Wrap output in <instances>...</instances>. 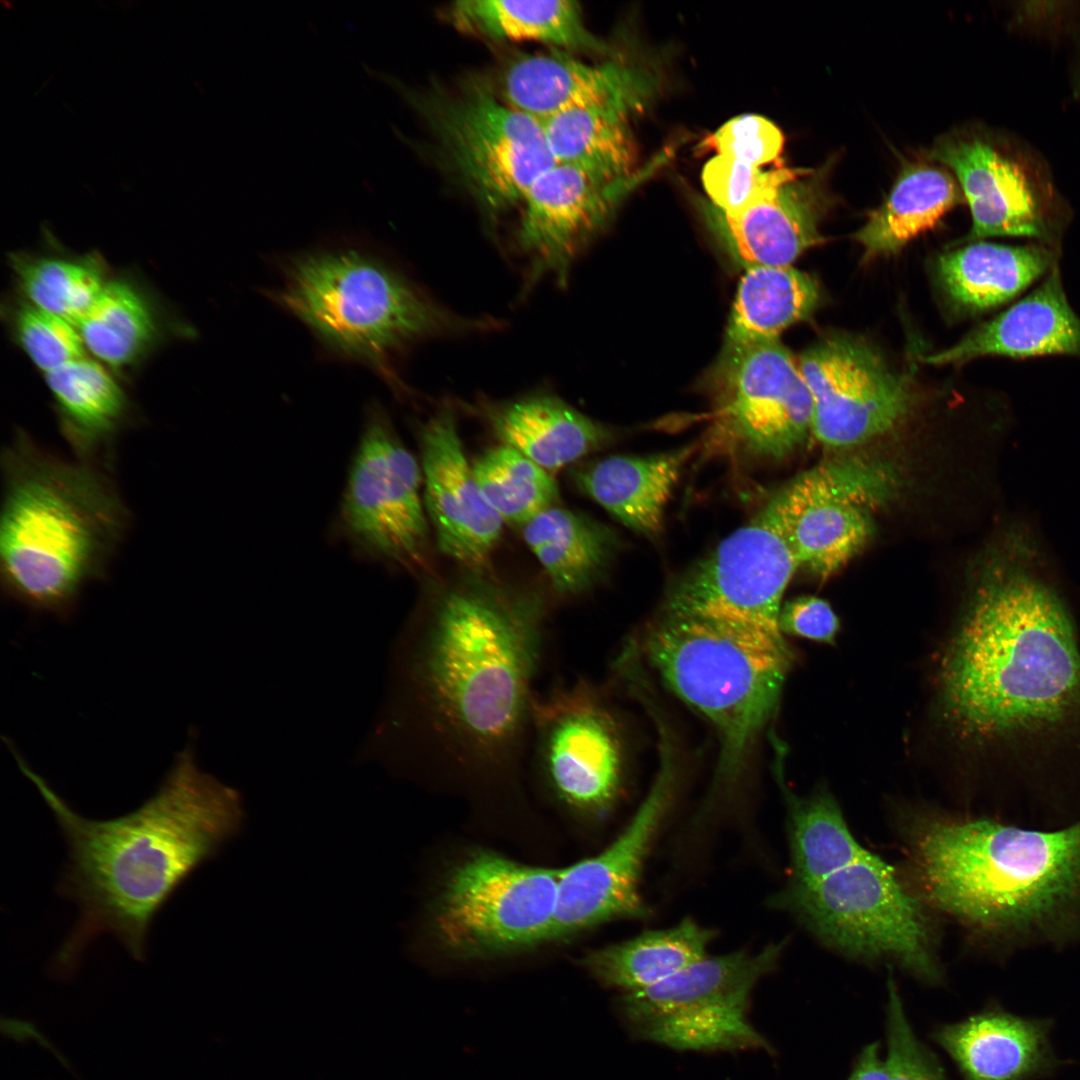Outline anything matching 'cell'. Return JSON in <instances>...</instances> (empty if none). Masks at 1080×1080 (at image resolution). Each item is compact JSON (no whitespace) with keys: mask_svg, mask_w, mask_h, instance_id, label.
I'll list each match as a JSON object with an SVG mask.
<instances>
[{"mask_svg":"<svg viewBox=\"0 0 1080 1080\" xmlns=\"http://www.w3.org/2000/svg\"><path fill=\"white\" fill-rule=\"evenodd\" d=\"M546 602L474 573L428 588L392 649L364 745L398 771L513 775L528 760Z\"/></svg>","mask_w":1080,"mask_h":1080,"instance_id":"1","label":"cell"},{"mask_svg":"<svg viewBox=\"0 0 1080 1080\" xmlns=\"http://www.w3.org/2000/svg\"><path fill=\"white\" fill-rule=\"evenodd\" d=\"M6 745L50 808L67 845L56 890L77 905L79 916L57 950L54 969L70 974L102 934L112 935L134 959L144 961L156 915L197 868L242 830L239 793L204 772L188 743L138 808L94 820L77 813L11 740Z\"/></svg>","mask_w":1080,"mask_h":1080,"instance_id":"2","label":"cell"},{"mask_svg":"<svg viewBox=\"0 0 1080 1080\" xmlns=\"http://www.w3.org/2000/svg\"><path fill=\"white\" fill-rule=\"evenodd\" d=\"M1018 554L984 575L940 663L942 712L966 737L1033 732L1080 712L1071 621Z\"/></svg>","mask_w":1080,"mask_h":1080,"instance_id":"3","label":"cell"},{"mask_svg":"<svg viewBox=\"0 0 1080 1080\" xmlns=\"http://www.w3.org/2000/svg\"><path fill=\"white\" fill-rule=\"evenodd\" d=\"M0 580L9 600L61 620L102 579L129 513L107 463L64 459L19 431L1 456Z\"/></svg>","mask_w":1080,"mask_h":1080,"instance_id":"4","label":"cell"},{"mask_svg":"<svg viewBox=\"0 0 1080 1080\" xmlns=\"http://www.w3.org/2000/svg\"><path fill=\"white\" fill-rule=\"evenodd\" d=\"M905 838L922 897L971 928L1047 930L1080 909V821L1038 831L920 814Z\"/></svg>","mask_w":1080,"mask_h":1080,"instance_id":"5","label":"cell"},{"mask_svg":"<svg viewBox=\"0 0 1080 1080\" xmlns=\"http://www.w3.org/2000/svg\"><path fill=\"white\" fill-rule=\"evenodd\" d=\"M644 650L665 684L714 725L721 741L718 779L733 778L776 710L792 659L782 632L662 610L648 627Z\"/></svg>","mask_w":1080,"mask_h":1080,"instance_id":"6","label":"cell"},{"mask_svg":"<svg viewBox=\"0 0 1080 1080\" xmlns=\"http://www.w3.org/2000/svg\"><path fill=\"white\" fill-rule=\"evenodd\" d=\"M275 298L327 346L374 366L417 339L465 328L390 266L354 250L294 259Z\"/></svg>","mask_w":1080,"mask_h":1080,"instance_id":"7","label":"cell"},{"mask_svg":"<svg viewBox=\"0 0 1080 1080\" xmlns=\"http://www.w3.org/2000/svg\"><path fill=\"white\" fill-rule=\"evenodd\" d=\"M772 904L848 958L892 963L928 984L942 981L926 911L893 867L868 850L815 881L789 883Z\"/></svg>","mask_w":1080,"mask_h":1080,"instance_id":"8","label":"cell"},{"mask_svg":"<svg viewBox=\"0 0 1080 1080\" xmlns=\"http://www.w3.org/2000/svg\"><path fill=\"white\" fill-rule=\"evenodd\" d=\"M441 162L478 205L497 215L521 204L534 181L556 164L541 122L505 103L490 80L410 95Z\"/></svg>","mask_w":1080,"mask_h":1080,"instance_id":"9","label":"cell"},{"mask_svg":"<svg viewBox=\"0 0 1080 1080\" xmlns=\"http://www.w3.org/2000/svg\"><path fill=\"white\" fill-rule=\"evenodd\" d=\"M782 948L706 956L658 984L624 993L619 1016L633 1037L674 1050L772 1052L748 1011L754 986L775 968Z\"/></svg>","mask_w":1080,"mask_h":1080,"instance_id":"10","label":"cell"},{"mask_svg":"<svg viewBox=\"0 0 1080 1080\" xmlns=\"http://www.w3.org/2000/svg\"><path fill=\"white\" fill-rule=\"evenodd\" d=\"M562 869L481 851L450 875L434 913L437 936L462 956L505 954L549 940Z\"/></svg>","mask_w":1080,"mask_h":1080,"instance_id":"11","label":"cell"},{"mask_svg":"<svg viewBox=\"0 0 1080 1080\" xmlns=\"http://www.w3.org/2000/svg\"><path fill=\"white\" fill-rule=\"evenodd\" d=\"M716 370L714 448L780 459L804 442L812 400L798 361L779 340L724 347Z\"/></svg>","mask_w":1080,"mask_h":1080,"instance_id":"12","label":"cell"},{"mask_svg":"<svg viewBox=\"0 0 1080 1080\" xmlns=\"http://www.w3.org/2000/svg\"><path fill=\"white\" fill-rule=\"evenodd\" d=\"M896 480L888 465L837 459L803 472L767 505L800 567L826 579L867 543L872 512L893 495Z\"/></svg>","mask_w":1080,"mask_h":1080,"instance_id":"13","label":"cell"},{"mask_svg":"<svg viewBox=\"0 0 1080 1080\" xmlns=\"http://www.w3.org/2000/svg\"><path fill=\"white\" fill-rule=\"evenodd\" d=\"M931 157L951 168L972 215L966 241L1025 237L1056 248L1066 209L1043 161L1017 140L947 139Z\"/></svg>","mask_w":1080,"mask_h":1080,"instance_id":"14","label":"cell"},{"mask_svg":"<svg viewBox=\"0 0 1080 1080\" xmlns=\"http://www.w3.org/2000/svg\"><path fill=\"white\" fill-rule=\"evenodd\" d=\"M420 472L385 413L371 409L340 511L344 534L361 553L410 569L424 563L428 524Z\"/></svg>","mask_w":1080,"mask_h":1080,"instance_id":"15","label":"cell"},{"mask_svg":"<svg viewBox=\"0 0 1080 1080\" xmlns=\"http://www.w3.org/2000/svg\"><path fill=\"white\" fill-rule=\"evenodd\" d=\"M528 760L567 805L594 812L611 805L622 777V738L616 718L587 682L535 692Z\"/></svg>","mask_w":1080,"mask_h":1080,"instance_id":"16","label":"cell"},{"mask_svg":"<svg viewBox=\"0 0 1080 1080\" xmlns=\"http://www.w3.org/2000/svg\"><path fill=\"white\" fill-rule=\"evenodd\" d=\"M800 567L766 504L672 584L663 611L780 630L784 591Z\"/></svg>","mask_w":1080,"mask_h":1080,"instance_id":"17","label":"cell"},{"mask_svg":"<svg viewBox=\"0 0 1080 1080\" xmlns=\"http://www.w3.org/2000/svg\"><path fill=\"white\" fill-rule=\"evenodd\" d=\"M798 365L812 400L811 432L825 445L849 447L883 434L910 406L906 378L862 338L824 336Z\"/></svg>","mask_w":1080,"mask_h":1080,"instance_id":"18","label":"cell"},{"mask_svg":"<svg viewBox=\"0 0 1080 1080\" xmlns=\"http://www.w3.org/2000/svg\"><path fill=\"white\" fill-rule=\"evenodd\" d=\"M663 756L648 796L621 835L599 855L562 868L550 939L616 918L646 915L638 891L640 874L674 779L666 750Z\"/></svg>","mask_w":1080,"mask_h":1080,"instance_id":"19","label":"cell"},{"mask_svg":"<svg viewBox=\"0 0 1080 1080\" xmlns=\"http://www.w3.org/2000/svg\"><path fill=\"white\" fill-rule=\"evenodd\" d=\"M654 167L618 181L559 163L543 172L522 200L518 229L519 242L531 256L532 276L549 273L564 282L579 249Z\"/></svg>","mask_w":1080,"mask_h":1080,"instance_id":"20","label":"cell"},{"mask_svg":"<svg viewBox=\"0 0 1080 1080\" xmlns=\"http://www.w3.org/2000/svg\"><path fill=\"white\" fill-rule=\"evenodd\" d=\"M419 444L426 513L438 549L481 573L502 532L503 521L489 505L465 456L450 407H443L420 428Z\"/></svg>","mask_w":1080,"mask_h":1080,"instance_id":"21","label":"cell"},{"mask_svg":"<svg viewBox=\"0 0 1080 1080\" xmlns=\"http://www.w3.org/2000/svg\"><path fill=\"white\" fill-rule=\"evenodd\" d=\"M490 82L505 103L542 122L571 108L631 94H653L657 79L642 67L619 62L589 64L571 52L552 49L514 57Z\"/></svg>","mask_w":1080,"mask_h":1080,"instance_id":"22","label":"cell"},{"mask_svg":"<svg viewBox=\"0 0 1080 1080\" xmlns=\"http://www.w3.org/2000/svg\"><path fill=\"white\" fill-rule=\"evenodd\" d=\"M825 170L787 182L734 214L711 203L703 210L729 255L743 268L788 266L824 241L819 219L825 208Z\"/></svg>","mask_w":1080,"mask_h":1080,"instance_id":"23","label":"cell"},{"mask_svg":"<svg viewBox=\"0 0 1080 1080\" xmlns=\"http://www.w3.org/2000/svg\"><path fill=\"white\" fill-rule=\"evenodd\" d=\"M1051 1019L1027 1018L989 1006L938 1026L933 1040L963 1080H1038L1063 1064L1051 1046Z\"/></svg>","mask_w":1080,"mask_h":1080,"instance_id":"24","label":"cell"},{"mask_svg":"<svg viewBox=\"0 0 1080 1080\" xmlns=\"http://www.w3.org/2000/svg\"><path fill=\"white\" fill-rule=\"evenodd\" d=\"M1044 355L1080 357V318L1068 302L1057 264L1025 297L924 361L947 365L984 356L1024 359Z\"/></svg>","mask_w":1080,"mask_h":1080,"instance_id":"25","label":"cell"},{"mask_svg":"<svg viewBox=\"0 0 1080 1080\" xmlns=\"http://www.w3.org/2000/svg\"><path fill=\"white\" fill-rule=\"evenodd\" d=\"M695 445L650 456H612L574 472L577 487L630 529L656 537Z\"/></svg>","mask_w":1080,"mask_h":1080,"instance_id":"26","label":"cell"},{"mask_svg":"<svg viewBox=\"0 0 1080 1080\" xmlns=\"http://www.w3.org/2000/svg\"><path fill=\"white\" fill-rule=\"evenodd\" d=\"M1056 264V248L1041 243L975 241L941 255L937 275L953 304L977 314L1013 300Z\"/></svg>","mask_w":1080,"mask_h":1080,"instance_id":"27","label":"cell"},{"mask_svg":"<svg viewBox=\"0 0 1080 1080\" xmlns=\"http://www.w3.org/2000/svg\"><path fill=\"white\" fill-rule=\"evenodd\" d=\"M483 416L502 444L551 473L611 438L605 426L550 395L486 406Z\"/></svg>","mask_w":1080,"mask_h":1080,"instance_id":"28","label":"cell"},{"mask_svg":"<svg viewBox=\"0 0 1080 1080\" xmlns=\"http://www.w3.org/2000/svg\"><path fill=\"white\" fill-rule=\"evenodd\" d=\"M45 377L58 426L74 458L106 463V453L129 421L124 390L101 364L86 357Z\"/></svg>","mask_w":1080,"mask_h":1080,"instance_id":"29","label":"cell"},{"mask_svg":"<svg viewBox=\"0 0 1080 1080\" xmlns=\"http://www.w3.org/2000/svg\"><path fill=\"white\" fill-rule=\"evenodd\" d=\"M652 94L639 93L575 107L541 122L556 163L579 167L607 181L634 174L636 151L629 117Z\"/></svg>","mask_w":1080,"mask_h":1080,"instance_id":"30","label":"cell"},{"mask_svg":"<svg viewBox=\"0 0 1080 1080\" xmlns=\"http://www.w3.org/2000/svg\"><path fill=\"white\" fill-rule=\"evenodd\" d=\"M443 16L459 32L479 38L535 41L567 52L607 50L572 0H462L450 3Z\"/></svg>","mask_w":1080,"mask_h":1080,"instance_id":"31","label":"cell"},{"mask_svg":"<svg viewBox=\"0 0 1080 1080\" xmlns=\"http://www.w3.org/2000/svg\"><path fill=\"white\" fill-rule=\"evenodd\" d=\"M522 528L557 598L574 597L592 588L616 551L617 537L609 527L569 509L548 508Z\"/></svg>","mask_w":1080,"mask_h":1080,"instance_id":"32","label":"cell"},{"mask_svg":"<svg viewBox=\"0 0 1080 1080\" xmlns=\"http://www.w3.org/2000/svg\"><path fill=\"white\" fill-rule=\"evenodd\" d=\"M960 198L959 187L947 170L911 164L903 169L887 200L855 232L854 240L862 246L865 260L894 255L935 226Z\"/></svg>","mask_w":1080,"mask_h":1080,"instance_id":"33","label":"cell"},{"mask_svg":"<svg viewBox=\"0 0 1080 1080\" xmlns=\"http://www.w3.org/2000/svg\"><path fill=\"white\" fill-rule=\"evenodd\" d=\"M820 301L817 281L791 265L746 269L730 313L724 347L776 341Z\"/></svg>","mask_w":1080,"mask_h":1080,"instance_id":"34","label":"cell"},{"mask_svg":"<svg viewBox=\"0 0 1080 1080\" xmlns=\"http://www.w3.org/2000/svg\"><path fill=\"white\" fill-rule=\"evenodd\" d=\"M713 931L692 919L664 930L647 931L628 941L591 952L584 966L601 984L624 993L660 983L706 957Z\"/></svg>","mask_w":1080,"mask_h":1080,"instance_id":"35","label":"cell"},{"mask_svg":"<svg viewBox=\"0 0 1080 1080\" xmlns=\"http://www.w3.org/2000/svg\"><path fill=\"white\" fill-rule=\"evenodd\" d=\"M77 329L85 348L118 369L143 356L157 336L158 325L144 292L127 280L115 279L108 280Z\"/></svg>","mask_w":1080,"mask_h":1080,"instance_id":"36","label":"cell"},{"mask_svg":"<svg viewBox=\"0 0 1080 1080\" xmlns=\"http://www.w3.org/2000/svg\"><path fill=\"white\" fill-rule=\"evenodd\" d=\"M785 792L789 807L790 883L815 881L865 852L829 791L822 789L805 798Z\"/></svg>","mask_w":1080,"mask_h":1080,"instance_id":"37","label":"cell"},{"mask_svg":"<svg viewBox=\"0 0 1080 1080\" xmlns=\"http://www.w3.org/2000/svg\"><path fill=\"white\" fill-rule=\"evenodd\" d=\"M10 263L26 301L76 328L108 282L95 255L15 254Z\"/></svg>","mask_w":1080,"mask_h":1080,"instance_id":"38","label":"cell"},{"mask_svg":"<svg viewBox=\"0 0 1080 1080\" xmlns=\"http://www.w3.org/2000/svg\"><path fill=\"white\" fill-rule=\"evenodd\" d=\"M472 470L485 499L508 524L523 527L559 499L552 473L508 445L484 451Z\"/></svg>","mask_w":1080,"mask_h":1080,"instance_id":"39","label":"cell"},{"mask_svg":"<svg viewBox=\"0 0 1080 1080\" xmlns=\"http://www.w3.org/2000/svg\"><path fill=\"white\" fill-rule=\"evenodd\" d=\"M812 171L779 165L770 170H762L760 167L716 155L704 165L701 179L711 204L725 214H734L783 184Z\"/></svg>","mask_w":1080,"mask_h":1080,"instance_id":"40","label":"cell"},{"mask_svg":"<svg viewBox=\"0 0 1080 1080\" xmlns=\"http://www.w3.org/2000/svg\"><path fill=\"white\" fill-rule=\"evenodd\" d=\"M12 328L23 351L45 374L85 357L83 340L74 325L28 301L13 311Z\"/></svg>","mask_w":1080,"mask_h":1080,"instance_id":"41","label":"cell"},{"mask_svg":"<svg viewBox=\"0 0 1080 1080\" xmlns=\"http://www.w3.org/2000/svg\"><path fill=\"white\" fill-rule=\"evenodd\" d=\"M887 984L885 1063L889 1080H949L937 1056L913 1031L892 977Z\"/></svg>","mask_w":1080,"mask_h":1080,"instance_id":"42","label":"cell"},{"mask_svg":"<svg viewBox=\"0 0 1080 1080\" xmlns=\"http://www.w3.org/2000/svg\"><path fill=\"white\" fill-rule=\"evenodd\" d=\"M704 147L752 166L777 161L784 146L780 129L767 118L745 114L730 119L703 143Z\"/></svg>","mask_w":1080,"mask_h":1080,"instance_id":"43","label":"cell"},{"mask_svg":"<svg viewBox=\"0 0 1080 1080\" xmlns=\"http://www.w3.org/2000/svg\"><path fill=\"white\" fill-rule=\"evenodd\" d=\"M779 627L781 632L832 643L839 630V620L825 600L802 596L782 606Z\"/></svg>","mask_w":1080,"mask_h":1080,"instance_id":"44","label":"cell"},{"mask_svg":"<svg viewBox=\"0 0 1080 1080\" xmlns=\"http://www.w3.org/2000/svg\"><path fill=\"white\" fill-rule=\"evenodd\" d=\"M846 1080H889L878 1042L869 1043L861 1049Z\"/></svg>","mask_w":1080,"mask_h":1080,"instance_id":"45","label":"cell"}]
</instances>
